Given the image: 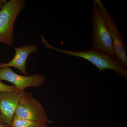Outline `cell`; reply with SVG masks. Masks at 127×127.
Masks as SVG:
<instances>
[{
  "label": "cell",
  "instance_id": "cell-1",
  "mask_svg": "<svg viewBox=\"0 0 127 127\" xmlns=\"http://www.w3.org/2000/svg\"><path fill=\"white\" fill-rule=\"evenodd\" d=\"M41 40L47 48L86 59L95 65L100 72L103 71L105 69L113 70L127 80V70L123 67L114 57L92 49L86 51H74L59 49L49 44L42 35H41Z\"/></svg>",
  "mask_w": 127,
  "mask_h": 127
},
{
  "label": "cell",
  "instance_id": "cell-2",
  "mask_svg": "<svg viewBox=\"0 0 127 127\" xmlns=\"http://www.w3.org/2000/svg\"><path fill=\"white\" fill-rule=\"evenodd\" d=\"M93 6L91 20L93 24V45L92 50L114 57L113 43L110 32L101 12L95 0Z\"/></svg>",
  "mask_w": 127,
  "mask_h": 127
},
{
  "label": "cell",
  "instance_id": "cell-3",
  "mask_svg": "<svg viewBox=\"0 0 127 127\" xmlns=\"http://www.w3.org/2000/svg\"><path fill=\"white\" fill-rule=\"evenodd\" d=\"M24 0H10L0 10V42L8 46L14 43V25L19 14L25 7Z\"/></svg>",
  "mask_w": 127,
  "mask_h": 127
},
{
  "label": "cell",
  "instance_id": "cell-4",
  "mask_svg": "<svg viewBox=\"0 0 127 127\" xmlns=\"http://www.w3.org/2000/svg\"><path fill=\"white\" fill-rule=\"evenodd\" d=\"M15 117L18 118L52 124L40 102L31 93L24 91L16 110Z\"/></svg>",
  "mask_w": 127,
  "mask_h": 127
},
{
  "label": "cell",
  "instance_id": "cell-5",
  "mask_svg": "<svg viewBox=\"0 0 127 127\" xmlns=\"http://www.w3.org/2000/svg\"><path fill=\"white\" fill-rule=\"evenodd\" d=\"M107 26L111 35L114 50V56L116 60L125 70L127 69V48L122 36L120 34L116 23L106 8L100 0H95Z\"/></svg>",
  "mask_w": 127,
  "mask_h": 127
},
{
  "label": "cell",
  "instance_id": "cell-6",
  "mask_svg": "<svg viewBox=\"0 0 127 127\" xmlns=\"http://www.w3.org/2000/svg\"><path fill=\"white\" fill-rule=\"evenodd\" d=\"M0 80L11 83L19 92H24L29 87L38 88L43 86L45 78L43 75L34 74L30 76L19 75L10 67L0 68Z\"/></svg>",
  "mask_w": 127,
  "mask_h": 127
},
{
  "label": "cell",
  "instance_id": "cell-7",
  "mask_svg": "<svg viewBox=\"0 0 127 127\" xmlns=\"http://www.w3.org/2000/svg\"><path fill=\"white\" fill-rule=\"evenodd\" d=\"M23 92L0 93V123L11 125Z\"/></svg>",
  "mask_w": 127,
  "mask_h": 127
},
{
  "label": "cell",
  "instance_id": "cell-8",
  "mask_svg": "<svg viewBox=\"0 0 127 127\" xmlns=\"http://www.w3.org/2000/svg\"><path fill=\"white\" fill-rule=\"evenodd\" d=\"M15 54L13 59L7 63L0 64V68L14 67L18 69L25 75L28 73L26 68L27 61L31 53L36 52L38 48L36 45H28L18 47H14Z\"/></svg>",
  "mask_w": 127,
  "mask_h": 127
},
{
  "label": "cell",
  "instance_id": "cell-9",
  "mask_svg": "<svg viewBox=\"0 0 127 127\" xmlns=\"http://www.w3.org/2000/svg\"><path fill=\"white\" fill-rule=\"evenodd\" d=\"M11 127H49L47 123L26 120L14 117L12 122Z\"/></svg>",
  "mask_w": 127,
  "mask_h": 127
},
{
  "label": "cell",
  "instance_id": "cell-10",
  "mask_svg": "<svg viewBox=\"0 0 127 127\" xmlns=\"http://www.w3.org/2000/svg\"><path fill=\"white\" fill-rule=\"evenodd\" d=\"M4 92H18L14 85H8L0 81V93Z\"/></svg>",
  "mask_w": 127,
  "mask_h": 127
},
{
  "label": "cell",
  "instance_id": "cell-11",
  "mask_svg": "<svg viewBox=\"0 0 127 127\" xmlns=\"http://www.w3.org/2000/svg\"><path fill=\"white\" fill-rule=\"evenodd\" d=\"M7 1V0H0V10L2 8L5 2Z\"/></svg>",
  "mask_w": 127,
  "mask_h": 127
},
{
  "label": "cell",
  "instance_id": "cell-12",
  "mask_svg": "<svg viewBox=\"0 0 127 127\" xmlns=\"http://www.w3.org/2000/svg\"><path fill=\"white\" fill-rule=\"evenodd\" d=\"M0 127H11V125H6L0 123Z\"/></svg>",
  "mask_w": 127,
  "mask_h": 127
}]
</instances>
